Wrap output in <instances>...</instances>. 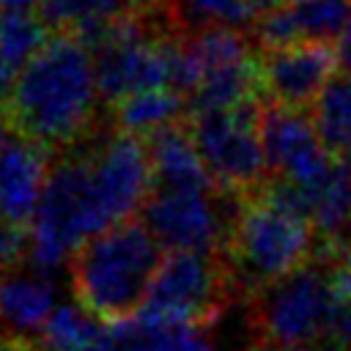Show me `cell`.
<instances>
[{"label": "cell", "instance_id": "cell-1", "mask_svg": "<svg viewBox=\"0 0 351 351\" xmlns=\"http://www.w3.org/2000/svg\"><path fill=\"white\" fill-rule=\"evenodd\" d=\"M99 101L90 49L77 36L58 33L16 77L5 123L47 154H69L93 134Z\"/></svg>", "mask_w": 351, "mask_h": 351}, {"label": "cell", "instance_id": "cell-2", "mask_svg": "<svg viewBox=\"0 0 351 351\" xmlns=\"http://www.w3.org/2000/svg\"><path fill=\"white\" fill-rule=\"evenodd\" d=\"M159 266L162 244L143 222L126 219L85 241L69 269L77 302L99 321L118 324L145 307Z\"/></svg>", "mask_w": 351, "mask_h": 351}, {"label": "cell", "instance_id": "cell-3", "mask_svg": "<svg viewBox=\"0 0 351 351\" xmlns=\"http://www.w3.org/2000/svg\"><path fill=\"white\" fill-rule=\"evenodd\" d=\"M313 239V222L302 211L269 197L263 186L244 195L222 250L236 291L258 293L307 266Z\"/></svg>", "mask_w": 351, "mask_h": 351}, {"label": "cell", "instance_id": "cell-4", "mask_svg": "<svg viewBox=\"0 0 351 351\" xmlns=\"http://www.w3.org/2000/svg\"><path fill=\"white\" fill-rule=\"evenodd\" d=\"M99 233H104V228L90 197L88 148L69 151L52 165L30 225L33 271L49 277Z\"/></svg>", "mask_w": 351, "mask_h": 351}, {"label": "cell", "instance_id": "cell-5", "mask_svg": "<svg viewBox=\"0 0 351 351\" xmlns=\"http://www.w3.org/2000/svg\"><path fill=\"white\" fill-rule=\"evenodd\" d=\"M263 112L261 99H252L233 110L192 112L186 123L214 184L228 195L244 197L263 186L269 170L261 137Z\"/></svg>", "mask_w": 351, "mask_h": 351}, {"label": "cell", "instance_id": "cell-6", "mask_svg": "<svg viewBox=\"0 0 351 351\" xmlns=\"http://www.w3.org/2000/svg\"><path fill=\"white\" fill-rule=\"evenodd\" d=\"M236 296V282L222 252H173L162 261L140 315L208 326Z\"/></svg>", "mask_w": 351, "mask_h": 351}, {"label": "cell", "instance_id": "cell-7", "mask_svg": "<svg viewBox=\"0 0 351 351\" xmlns=\"http://www.w3.org/2000/svg\"><path fill=\"white\" fill-rule=\"evenodd\" d=\"M335 304L326 266L307 263L252 296L250 326L258 343L307 346L329 332Z\"/></svg>", "mask_w": 351, "mask_h": 351}, {"label": "cell", "instance_id": "cell-8", "mask_svg": "<svg viewBox=\"0 0 351 351\" xmlns=\"http://www.w3.org/2000/svg\"><path fill=\"white\" fill-rule=\"evenodd\" d=\"M222 189H170L154 186L143 211V225L173 252H219L230 236L236 208L225 211Z\"/></svg>", "mask_w": 351, "mask_h": 351}, {"label": "cell", "instance_id": "cell-9", "mask_svg": "<svg viewBox=\"0 0 351 351\" xmlns=\"http://www.w3.org/2000/svg\"><path fill=\"white\" fill-rule=\"evenodd\" d=\"M90 197L104 230L126 222L145 206L154 184L148 145L137 134H112L88 151Z\"/></svg>", "mask_w": 351, "mask_h": 351}, {"label": "cell", "instance_id": "cell-10", "mask_svg": "<svg viewBox=\"0 0 351 351\" xmlns=\"http://www.w3.org/2000/svg\"><path fill=\"white\" fill-rule=\"evenodd\" d=\"M261 137L274 178L293 184L299 192L315 186L337 162L321 143L315 121H310L307 112L302 110H291L280 104L269 107L263 112Z\"/></svg>", "mask_w": 351, "mask_h": 351}, {"label": "cell", "instance_id": "cell-11", "mask_svg": "<svg viewBox=\"0 0 351 351\" xmlns=\"http://www.w3.org/2000/svg\"><path fill=\"white\" fill-rule=\"evenodd\" d=\"M337 63V49L326 41H296L280 49H266L261 55L263 90L280 107L304 110L318 101L321 90L335 77Z\"/></svg>", "mask_w": 351, "mask_h": 351}, {"label": "cell", "instance_id": "cell-12", "mask_svg": "<svg viewBox=\"0 0 351 351\" xmlns=\"http://www.w3.org/2000/svg\"><path fill=\"white\" fill-rule=\"evenodd\" d=\"M47 151L27 137L8 132L0 137V222H33L47 186Z\"/></svg>", "mask_w": 351, "mask_h": 351}, {"label": "cell", "instance_id": "cell-13", "mask_svg": "<svg viewBox=\"0 0 351 351\" xmlns=\"http://www.w3.org/2000/svg\"><path fill=\"white\" fill-rule=\"evenodd\" d=\"M348 14L351 0H299L263 11L252 25V38L263 52L296 41H337Z\"/></svg>", "mask_w": 351, "mask_h": 351}, {"label": "cell", "instance_id": "cell-14", "mask_svg": "<svg viewBox=\"0 0 351 351\" xmlns=\"http://www.w3.org/2000/svg\"><path fill=\"white\" fill-rule=\"evenodd\" d=\"M55 285L38 271L0 274V343H30L55 313Z\"/></svg>", "mask_w": 351, "mask_h": 351}, {"label": "cell", "instance_id": "cell-15", "mask_svg": "<svg viewBox=\"0 0 351 351\" xmlns=\"http://www.w3.org/2000/svg\"><path fill=\"white\" fill-rule=\"evenodd\" d=\"M148 156L154 170V186L170 189H219L195 145L189 126H165L151 134Z\"/></svg>", "mask_w": 351, "mask_h": 351}, {"label": "cell", "instance_id": "cell-16", "mask_svg": "<svg viewBox=\"0 0 351 351\" xmlns=\"http://www.w3.org/2000/svg\"><path fill=\"white\" fill-rule=\"evenodd\" d=\"M302 200L321 244L343 241L351 225V165L337 159L315 186L302 192Z\"/></svg>", "mask_w": 351, "mask_h": 351}, {"label": "cell", "instance_id": "cell-17", "mask_svg": "<svg viewBox=\"0 0 351 351\" xmlns=\"http://www.w3.org/2000/svg\"><path fill=\"white\" fill-rule=\"evenodd\" d=\"M129 11H134V0H41L38 16L49 27L71 33L93 49L104 30Z\"/></svg>", "mask_w": 351, "mask_h": 351}, {"label": "cell", "instance_id": "cell-18", "mask_svg": "<svg viewBox=\"0 0 351 351\" xmlns=\"http://www.w3.org/2000/svg\"><path fill=\"white\" fill-rule=\"evenodd\" d=\"M313 107L321 143L335 159L351 165V69L346 74H335Z\"/></svg>", "mask_w": 351, "mask_h": 351}, {"label": "cell", "instance_id": "cell-19", "mask_svg": "<svg viewBox=\"0 0 351 351\" xmlns=\"http://www.w3.org/2000/svg\"><path fill=\"white\" fill-rule=\"evenodd\" d=\"M184 101L173 88H154L126 96L115 104V123L126 134H154L165 126H173L178 115H184Z\"/></svg>", "mask_w": 351, "mask_h": 351}, {"label": "cell", "instance_id": "cell-20", "mask_svg": "<svg viewBox=\"0 0 351 351\" xmlns=\"http://www.w3.org/2000/svg\"><path fill=\"white\" fill-rule=\"evenodd\" d=\"M104 326L82 304H58L41 332L33 337L36 351H90Z\"/></svg>", "mask_w": 351, "mask_h": 351}, {"label": "cell", "instance_id": "cell-21", "mask_svg": "<svg viewBox=\"0 0 351 351\" xmlns=\"http://www.w3.org/2000/svg\"><path fill=\"white\" fill-rule=\"evenodd\" d=\"M178 27L192 33L200 27H247L255 16L252 0H173Z\"/></svg>", "mask_w": 351, "mask_h": 351}, {"label": "cell", "instance_id": "cell-22", "mask_svg": "<svg viewBox=\"0 0 351 351\" xmlns=\"http://www.w3.org/2000/svg\"><path fill=\"white\" fill-rule=\"evenodd\" d=\"M148 321H151L148 351H219L214 346V340L203 332V326L167 324V321H156V318H148Z\"/></svg>", "mask_w": 351, "mask_h": 351}, {"label": "cell", "instance_id": "cell-23", "mask_svg": "<svg viewBox=\"0 0 351 351\" xmlns=\"http://www.w3.org/2000/svg\"><path fill=\"white\" fill-rule=\"evenodd\" d=\"M151 346V321L137 315L134 321H118L101 332L90 351H148Z\"/></svg>", "mask_w": 351, "mask_h": 351}, {"label": "cell", "instance_id": "cell-24", "mask_svg": "<svg viewBox=\"0 0 351 351\" xmlns=\"http://www.w3.org/2000/svg\"><path fill=\"white\" fill-rule=\"evenodd\" d=\"M321 261L337 299H351V241H332L321 247Z\"/></svg>", "mask_w": 351, "mask_h": 351}, {"label": "cell", "instance_id": "cell-25", "mask_svg": "<svg viewBox=\"0 0 351 351\" xmlns=\"http://www.w3.org/2000/svg\"><path fill=\"white\" fill-rule=\"evenodd\" d=\"M25 255H30V230H25V225L0 222V274L19 269Z\"/></svg>", "mask_w": 351, "mask_h": 351}, {"label": "cell", "instance_id": "cell-26", "mask_svg": "<svg viewBox=\"0 0 351 351\" xmlns=\"http://www.w3.org/2000/svg\"><path fill=\"white\" fill-rule=\"evenodd\" d=\"M326 348L351 351V299H337L326 332Z\"/></svg>", "mask_w": 351, "mask_h": 351}, {"label": "cell", "instance_id": "cell-27", "mask_svg": "<svg viewBox=\"0 0 351 351\" xmlns=\"http://www.w3.org/2000/svg\"><path fill=\"white\" fill-rule=\"evenodd\" d=\"M335 49H337V58H340L343 69L348 71V69H351V14H348V22H346V27H343V33H340Z\"/></svg>", "mask_w": 351, "mask_h": 351}, {"label": "cell", "instance_id": "cell-28", "mask_svg": "<svg viewBox=\"0 0 351 351\" xmlns=\"http://www.w3.org/2000/svg\"><path fill=\"white\" fill-rule=\"evenodd\" d=\"M36 0H0V14H16V11H27Z\"/></svg>", "mask_w": 351, "mask_h": 351}, {"label": "cell", "instance_id": "cell-29", "mask_svg": "<svg viewBox=\"0 0 351 351\" xmlns=\"http://www.w3.org/2000/svg\"><path fill=\"white\" fill-rule=\"evenodd\" d=\"M250 351H310L307 346H274V343H255Z\"/></svg>", "mask_w": 351, "mask_h": 351}, {"label": "cell", "instance_id": "cell-30", "mask_svg": "<svg viewBox=\"0 0 351 351\" xmlns=\"http://www.w3.org/2000/svg\"><path fill=\"white\" fill-rule=\"evenodd\" d=\"M291 3H299V0H252L255 11H258V8L269 11V8H280V5H291Z\"/></svg>", "mask_w": 351, "mask_h": 351}, {"label": "cell", "instance_id": "cell-31", "mask_svg": "<svg viewBox=\"0 0 351 351\" xmlns=\"http://www.w3.org/2000/svg\"><path fill=\"white\" fill-rule=\"evenodd\" d=\"M3 126H5V115H0V137L5 134V132H3Z\"/></svg>", "mask_w": 351, "mask_h": 351}, {"label": "cell", "instance_id": "cell-32", "mask_svg": "<svg viewBox=\"0 0 351 351\" xmlns=\"http://www.w3.org/2000/svg\"><path fill=\"white\" fill-rule=\"evenodd\" d=\"M0 351H8V348H5V343H0Z\"/></svg>", "mask_w": 351, "mask_h": 351}]
</instances>
